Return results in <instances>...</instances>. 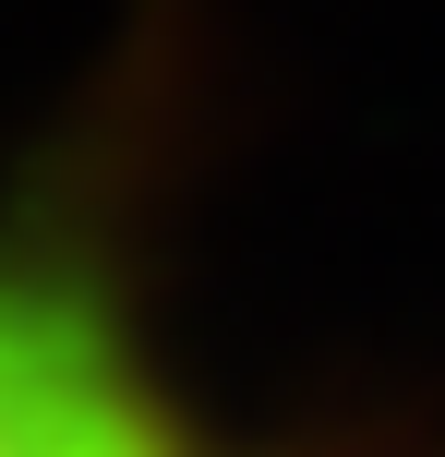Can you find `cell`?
Masks as SVG:
<instances>
[{"label": "cell", "instance_id": "1", "mask_svg": "<svg viewBox=\"0 0 445 457\" xmlns=\"http://www.w3.org/2000/svg\"><path fill=\"white\" fill-rule=\"evenodd\" d=\"M0 457H193L120 301L61 253H0Z\"/></svg>", "mask_w": 445, "mask_h": 457}]
</instances>
